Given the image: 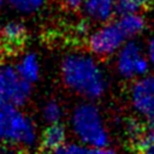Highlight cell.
Returning <instances> with one entry per match:
<instances>
[{"label": "cell", "instance_id": "8992f818", "mask_svg": "<svg viewBox=\"0 0 154 154\" xmlns=\"http://www.w3.org/2000/svg\"><path fill=\"white\" fill-rule=\"evenodd\" d=\"M136 109L154 126V77H147L136 83L132 90Z\"/></svg>", "mask_w": 154, "mask_h": 154}, {"label": "cell", "instance_id": "d6986e66", "mask_svg": "<svg viewBox=\"0 0 154 154\" xmlns=\"http://www.w3.org/2000/svg\"><path fill=\"white\" fill-rule=\"evenodd\" d=\"M149 57H150L152 61L154 63V38L152 40V42L149 45Z\"/></svg>", "mask_w": 154, "mask_h": 154}, {"label": "cell", "instance_id": "3957f363", "mask_svg": "<svg viewBox=\"0 0 154 154\" xmlns=\"http://www.w3.org/2000/svg\"><path fill=\"white\" fill-rule=\"evenodd\" d=\"M35 138L32 123L13 106H0V142L30 144Z\"/></svg>", "mask_w": 154, "mask_h": 154}, {"label": "cell", "instance_id": "ffe728a7", "mask_svg": "<svg viewBox=\"0 0 154 154\" xmlns=\"http://www.w3.org/2000/svg\"><path fill=\"white\" fill-rule=\"evenodd\" d=\"M4 1H5V0H0V7L2 6V4H4Z\"/></svg>", "mask_w": 154, "mask_h": 154}, {"label": "cell", "instance_id": "8fae6325", "mask_svg": "<svg viewBox=\"0 0 154 154\" xmlns=\"http://www.w3.org/2000/svg\"><path fill=\"white\" fill-rule=\"evenodd\" d=\"M17 71L19 76L28 83L34 82L38 76V64H37L36 57L34 54L25 55L23 60L19 63Z\"/></svg>", "mask_w": 154, "mask_h": 154}, {"label": "cell", "instance_id": "ba28073f", "mask_svg": "<svg viewBox=\"0 0 154 154\" xmlns=\"http://www.w3.org/2000/svg\"><path fill=\"white\" fill-rule=\"evenodd\" d=\"M25 41L26 30L20 23H7L0 30V51L5 52L6 54H14L22 49Z\"/></svg>", "mask_w": 154, "mask_h": 154}, {"label": "cell", "instance_id": "9a60e30c", "mask_svg": "<svg viewBox=\"0 0 154 154\" xmlns=\"http://www.w3.org/2000/svg\"><path fill=\"white\" fill-rule=\"evenodd\" d=\"M8 2L18 11L32 12L43 4V0H8Z\"/></svg>", "mask_w": 154, "mask_h": 154}, {"label": "cell", "instance_id": "7a4b0ae2", "mask_svg": "<svg viewBox=\"0 0 154 154\" xmlns=\"http://www.w3.org/2000/svg\"><path fill=\"white\" fill-rule=\"evenodd\" d=\"M73 128L87 144L94 148H103L107 144V134L95 106L90 103L79 105L73 113Z\"/></svg>", "mask_w": 154, "mask_h": 154}, {"label": "cell", "instance_id": "5bb4252c", "mask_svg": "<svg viewBox=\"0 0 154 154\" xmlns=\"http://www.w3.org/2000/svg\"><path fill=\"white\" fill-rule=\"evenodd\" d=\"M148 6L149 0H116V10L122 16L135 14V12Z\"/></svg>", "mask_w": 154, "mask_h": 154}, {"label": "cell", "instance_id": "30bf717a", "mask_svg": "<svg viewBox=\"0 0 154 154\" xmlns=\"http://www.w3.org/2000/svg\"><path fill=\"white\" fill-rule=\"evenodd\" d=\"M116 10V0H85L87 13L96 20L108 19Z\"/></svg>", "mask_w": 154, "mask_h": 154}, {"label": "cell", "instance_id": "4fadbf2b", "mask_svg": "<svg viewBox=\"0 0 154 154\" xmlns=\"http://www.w3.org/2000/svg\"><path fill=\"white\" fill-rule=\"evenodd\" d=\"M52 154H114V152L105 148H94L78 144H65L54 150Z\"/></svg>", "mask_w": 154, "mask_h": 154}, {"label": "cell", "instance_id": "e0dca14e", "mask_svg": "<svg viewBox=\"0 0 154 154\" xmlns=\"http://www.w3.org/2000/svg\"><path fill=\"white\" fill-rule=\"evenodd\" d=\"M45 118L48 122L55 124V122L60 118V108L58 103H55L54 101L47 103V106L45 107Z\"/></svg>", "mask_w": 154, "mask_h": 154}, {"label": "cell", "instance_id": "5b68a950", "mask_svg": "<svg viewBox=\"0 0 154 154\" xmlns=\"http://www.w3.org/2000/svg\"><path fill=\"white\" fill-rule=\"evenodd\" d=\"M125 35L119 29L118 24H109L91 35L89 40L90 49L99 55L113 53L124 41Z\"/></svg>", "mask_w": 154, "mask_h": 154}, {"label": "cell", "instance_id": "52a82bcc", "mask_svg": "<svg viewBox=\"0 0 154 154\" xmlns=\"http://www.w3.org/2000/svg\"><path fill=\"white\" fill-rule=\"evenodd\" d=\"M119 72L123 76L130 77L134 75H142L147 71V61L141 57L137 45L130 42L128 43L119 54L118 60Z\"/></svg>", "mask_w": 154, "mask_h": 154}, {"label": "cell", "instance_id": "7c38bea8", "mask_svg": "<svg viewBox=\"0 0 154 154\" xmlns=\"http://www.w3.org/2000/svg\"><path fill=\"white\" fill-rule=\"evenodd\" d=\"M117 24L125 36H132L138 34L143 29L144 20L142 17L137 14H126V16H123Z\"/></svg>", "mask_w": 154, "mask_h": 154}, {"label": "cell", "instance_id": "ac0fdd59", "mask_svg": "<svg viewBox=\"0 0 154 154\" xmlns=\"http://www.w3.org/2000/svg\"><path fill=\"white\" fill-rule=\"evenodd\" d=\"M83 1H84V0H63V2H64L66 6L71 7V8H76V7H78Z\"/></svg>", "mask_w": 154, "mask_h": 154}, {"label": "cell", "instance_id": "277c9868", "mask_svg": "<svg viewBox=\"0 0 154 154\" xmlns=\"http://www.w3.org/2000/svg\"><path fill=\"white\" fill-rule=\"evenodd\" d=\"M30 94V83L24 81L17 70L6 66L0 69V106H19Z\"/></svg>", "mask_w": 154, "mask_h": 154}, {"label": "cell", "instance_id": "6da1fadb", "mask_svg": "<svg viewBox=\"0 0 154 154\" xmlns=\"http://www.w3.org/2000/svg\"><path fill=\"white\" fill-rule=\"evenodd\" d=\"M63 76L67 85L88 97H97L105 89V79L100 69L90 58L83 55L65 58Z\"/></svg>", "mask_w": 154, "mask_h": 154}, {"label": "cell", "instance_id": "9c48e42d", "mask_svg": "<svg viewBox=\"0 0 154 154\" xmlns=\"http://www.w3.org/2000/svg\"><path fill=\"white\" fill-rule=\"evenodd\" d=\"M65 140V130L59 124L49 125L42 135V142L41 148L43 150V154H52L54 150L60 148L63 146V142Z\"/></svg>", "mask_w": 154, "mask_h": 154}, {"label": "cell", "instance_id": "2e32d148", "mask_svg": "<svg viewBox=\"0 0 154 154\" xmlns=\"http://www.w3.org/2000/svg\"><path fill=\"white\" fill-rule=\"evenodd\" d=\"M136 148L140 154H154V132L146 134L136 144Z\"/></svg>", "mask_w": 154, "mask_h": 154}]
</instances>
